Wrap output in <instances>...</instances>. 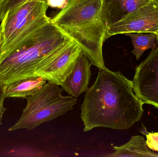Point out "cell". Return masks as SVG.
<instances>
[{
	"label": "cell",
	"instance_id": "18",
	"mask_svg": "<svg viewBox=\"0 0 158 157\" xmlns=\"http://www.w3.org/2000/svg\"><path fill=\"white\" fill-rule=\"evenodd\" d=\"M5 0H0V11H1V8H2V6L3 3L4 2Z\"/></svg>",
	"mask_w": 158,
	"mask_h": 157
},
{
	"label": "cell",
	"instance_id": "11",
	"mask_svg": "<svg viewBox=\"0 0 158 157\" xmlns=\"http://www.w3.org/2000/svg\"><path fill=\"white\" fill-rule=\"evenodd\" d=\"M47 82L43 77L37 76L17 80L5 86L6 97L26 98L39 92Z\"/></svg>",
	"mask_w": 158,
	"mask_h": 157
},
{
	"label": "cell",
	"instance_id": "3",
	"mask_svg": "<svg viewBox=\"0 0 158 157\" xmlns=\"http://www.w3.org/2000/svg\"><path fill=\"white\" fill-rule=\"evenodd\" d=\"M101 0H67L61 11L51 18L62 32L71 38L92 65L106 68L103 44L107 28L101 14Z\"/></svg>",
	"mask_w": 158,
	"mask_h": 157
},
{
	"label": "cell",
	"instance_id": "6",
	"mask_svg": "<svg viewBox=\"0 0 158 157\" xmlns=\"http://www.w3.org/2000/svg\"><path fill=\"white\" fill-rule=\"evenodd\" d=\"M131 81L135 96L158 108V47L136 67Z\"/></svg>",
	"mask_w": 158,
	"mask_h": 157
},
{
	"label": "cell",
	"instance_id": "1",
	"mask_svg": "<svg viewBox=\"0 0 158 157\" xmlns=\"http://www.w3.org/2000/svg\"><path fill=\"white\" fill-rule=\"evenodd\" d=\"M85 92L81 114L85 132L98 127L128 129L143 116L144 103L135 94L132 81L120 72L99 69Z\"/></svg>",
	"mask_w": 158,
	"mask_h": 157
},
{
	"label": "cell",
	"instance_id": "19",
	"mask_svg": "<svg viewBox=\"0 0 158 157\" xmlns=\"http://www.w3.org/2000/svg\"><path fill=\"white\" fill-rule=\"evenodd\" d=\"M156 40L157 42V45L158 47V32L156 33Z\"/></svg>",
	"mask_w": 158,
	"mask_h": 157
},
{
	"label": "cell",
	"instance_id": "16",
	"mask_svg": "<svg viewBox=\"0 0 158 157\" xmlns=\"http://www.w3.org/2000/svg\"><path fill=\"white\" fill-rule=\"evenodd\" d=\"M5 87V86L0 84V125L2 124L3 115L6 110V109L4 106V101L6 98Z\"/></svg>",
	"mask_w": 158,
	"mask_h": 157
},
{
	"label": "cell",
	"instance_id": "15",
	"mask_svg": "<svg viewBox=\"0 0 158 157\" xmlns=\"http://www.w3.org/2000/svg\"><path fill=\"white\" fill-rule=\"evenodd\" d=\"M146 136L148 147L153 151L158 152V133H148Z\"/></svg>",
	"mask_w": 158,
	"mask_h": 157
},
{
	"label": "cell",
	"instance_id": "4",
	"mask_svg": "<svg viewBox=\"0 0 158 157\" xmlns=\"http://www.w3.org/2000/svg\"><path fill=\"white\" fill-rule=\"evenodd\" d=\"M62 92L63 88L58 85L47 81L39 92L26 98L27 105L20 119L8 131L24 129L30 131L73 109L77 98L63 96Z\"/></svg>",
	"mask_w": 158,
	"mask_h": 157
},
{
	"label": "cell",
	"instance_id": "2",
	"mask_svg": "<svg viewBox=\"0 0 158 157\" xmlns=\"http://www.w3.org/2000/svg\"><path fill=\"white\" fill-rule=\"evenodd\" d=\"M73 42L51 20L0 59V84L6 86L19 79L39 77Z\"/></svg>",
	"mask_w": 158,
	"mask_h": 157
},
{
	"label": "cell",
	"instance_id": "10",
	"mask_svg": "<svg viewBox=\"0 0 158 157\" xmlns=\"http://www.w3.org/2000/svg\"><path fill=\"white\" fill-rule=\"evenodd\" d=\"M150 0H101V14L107 28L150 2Z\"/></svg>",
	"mask_w": 158,
	"mask_h": 157
},
{
	"label": "cell",
	"instance_id": "17",
	"mask_svg": "<svg viewBox=\"0 0 158 157\" xmlns=\"http://www.w3.org/2000/svg\"><path fill=\"white\" fill-rule=\"evenodd\" d=\"M67 0H47L48 7L62 9L66 4Z\"/></svg>",
	"mask_w": 158,
	"mask_h": 157
},
{
	"label": "cell",
	"instance_id": "9",
	"mask_svg": "<svg viewBox=\"0 0 158 157\" xmlns=\"http://www.w3.org/2000/svg\"><path fill=\"white\" fill-rule=\"evenodd\" d=\"M92 65L88 58L80 53L69 75L61 86L69 95L77 98L88 88Z\"/></svg>",
	"mask_w": 158,
	"mask_h": 157
},
{
	"label": "cell",
	"instance_id": "13",
	"mask_svg": "<svg viewBox=\"0 0 158 157\" xmlns=\"http://www.w3.org/2000/svg\"><path fill=\"white\" fill-rule=\"evenodd\" d=\"M124 35L131 39L134 49L132 53L138 60L148 49H156L157 45L156 36L154 33H128Z\"/></svg>",
	"mask_w": 158,
	"mask_h": 157
},
{
	"label": "cell",
	"instance_id": "20",
	"mask_svg": "<svg viewBox=\"0 0 158 157\" xmlns=\"http://www.w3.org/2000/svg\"><path fill=\"white\" fill-rule=\"evenodd\" d=\"M1 33H0V53H1Z\"/></svg>",
	"mask_w": 158,
	"mask_h": 157
},
{
	"label": "cell",
	"instance_id": "14",
	"mask_svg": "<svg viewBox=\"0 0 158 157\" xmlns=\"http://www.w3.org/2000/svg\"><path fill=\"white\" fill-rule=\"evenodd\" d=\"M36 1L45 2L47 4V0H5L0 11V21H2L6 14L9 11L26 3Z\"/></svg>",
	"mask_w": 158,
	"mask_h": 157
},
{
	"label": "cell",
	"instance_id": "12",
	"mask_svg": "<svg viewBox=\"0 0 158 157\" xmlns=\"http://www.w3.org/2000/svg\"><path fill=\"white\" fill-rule=\"evenodd\" d=\"M115 152L108 156L112 157H158V153L152 151L147 144L143 136L135 135L120 146L113 147Z\"/></svg>",
	"mask_w": 158,
	"mask_h": 157
},
{
	"label": "cell",
	"instance_id": "7",
	"mask_svg": "<svg viewBox=\"0 0 158 157\" xmlns=\"http://www.w3.org/2000/svg\"><path fill=\"white\" fill-rule=\"evenodd\" d=\"M158 32V1L150 0L142 6L107 29V39L111 36L128 33Z\"/></svg>",
	"mask_w": 158,
	"mask_h": 157
},
{
	"label": "cell",
	"instance_id": "5",
	"mask_svg": "<svg viewBox=\"0 0 158 157\" xmlns=\"http://www.w3.org/2000/svg\"><path fill=\"white\" fill-rule=\"evenodd\" d=\"M45 2H31L7 12L1 21L0 59L7 55L26 38L51 18L46 15Z\"/></svg>",
	"mask_w": 158,
	"mask_h": 157
},
{
	"label": "cell",
	"instance_id": "8",
	"mask_svg": "<svg viewBox=\"0 0 158 157\" xmlns=\"http://www.w3.org/2000/svg\"><path fill=\"white\" fill-rule=\"evenodd\" d=\"M81 53L78 45L72 42L41 72L39 77L61 86L71 73Z\"/></svg>",
	"mask_w": 158,
	"mask_h": 157
},
{
	"label": "cell",
	"instance_id": "21",
	"mask_svg": "<svg viewBox=\"0 0 158 157\" xmlns=\"http://www.w3.org/2000/svg\"></svg>",
	"mask_w": 158,
	"mask_h": 157
}]
</instances>
